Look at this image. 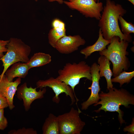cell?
<instances>
[{"label":"cell","mask_w":134,"mask_h":134,"mask_svg":"<svg viewBox=\"0 0 134 134\" xmlns=\"http://www.w3.org/2000/svg\"><path fill=\"white\" fill-rule=\"evenodd\" d=\"M134 76V71L127 72L125 70L123 71L118 75L111 78L112 82L118 83L120 84V87H121L125 83H128Z\"/></svg>","instance_id":"d6986e66"},{"label":"cell","mask_w":134,"mask_h":134,"mask_svg":"<svg viewBox=\"0 0 134 134\" xmlns=\"http://www.w3.org/2000/svg\"><path fill=\"white\" fill-rule=\"evenodd\" d=\"M90 73L92 83L91 87L89 88L91 90V94L87 100L81 104L82 110H86L90 105L97 103L100 99L99 93L100 89L99 80L100 77L98 65L96 63H93L91 67Z\"/></svg>","instance_id":"8fae6325"},{"label":"cell","mask_w":134,"mask_h":134,"mask_svg":"<svg viewBox=\"0 0 134 134\" xmlns=\"http://www.w3.org/2000/svg\"><path fill=\"white\" fill-rule=\"evenodd\" d=\"M11 67L7 69L5 74L9 81L14 78L18 77L24 78L27 75L30 69L27 63L17 62L14 63Z\"/></svg>","instance_id":"4fadbf2b"},{"label":"cell","mask_w":134,"mask_h":134,"mask_svg":"<svg viewBox=\"0 0 134 134\" xmlns=\"http://www.w3.org/2000/svg\"><path fill=\"white\" fill-rule=\"evenodd\" d=\"M35 0L36 1H37L38 0ZM48 1L50 2H52L56 1L60 4H63L64 3V2L63 0H48Z\"/></svg>","instance_id":"4316f807"},{"label":"cell","mask_w":134,"mask_h":134,"mask_svg":"<svg viewBox=\"0 0 134 134\" xmlns=\"http://www.w3.org/2000/svg\"><path fill=\"white\" fill-rule=\"evenodd\" d=\"M8 107L6 98L0 93V109H4Z\"/></svg>","instance_id":"cb8c5ba5"},{"label":"cell","mask_w":134,"mask_h":134,"mask_svg":"<svg viewBox=\"0 0 134 134\" xmlns=\"http://www.w3.org/2000/svg\"><path fill=\"white\" fill-rule=\"evenodd\" d=\"M124 132H128L132 134H134V119L133 118L131 124L125 127L123 129Z\"/></svg>","instance_id":"d4e9b609"},{"label":"cell","mask_w":134,"mask_h":134,"mask_svg":"<svg viewBox=\"0 0 134 134\" xmlns=\"http://www.w3.org/2000/svg\"><path fill=\"white\" fill-rule=\"evenodd\" d=\"M94 0L96 2H97V1L98 2H99V0Z\"/></svg>","instance_id":"f1b7e54d"},{"label":"cell","mask_w":134,"mask_h":134,"mask_svg":"<svg viewBox=\"0 0 134 134\" xmlns=\"http://www.w3.org/2000/svg\"><path fill=\"white\" fill-rule=\"evenodd\" d=\"M43 134H59V128L57 117L50 113L45 119L42 128Z\"/></svg>","instance_id":"2e32d148"},{"label":"cell","mask_w":134,"mask_h":134,"mask_svg":"<svg viewBox=\"0 0 134 134\" xmlns=\"http://www.w3.org/2000/svg\"><path fill=\"white\" fill-rule=\"evenodd\" d=\"M61 20L58 19H54L52 22V26L53 28H58L59 25Z\"/></svg>","instance_id":"484cf974"},{"label":"cell","mask_w":134,"mask_h":134,"mask_svg":"<svg viewBox=\"0 0 134 134\" xmlns=\"http://www.w3.org/2000/svg\"><path fill=\"white\" fill-rule=\"evenodd\" d=\"M66 30L58 28H53L50 30L48 34V42L52 47L55 48L57 41L62 37L66 35Z\"/></svg>","instance_id":"ac0fdd59"},{"label":"cell","mask_w":134,"mask_h":134,"mask_svg":"<svg viewBox=\"0 0 134 134\" xmlns=\"http://www.w3.org/2000/svg\"><path fill=\"white\" fill-rule=\"evenodd\" d=\"M72 107L68 112L57 116L58 121L59 134H80L85 125L79 115L81 112Z\"/></svg>","instance_id":"8992f818"},{"label":"cell","mask_w":134,"mask_h":134,"mask_svg":"<svg viewBox=\"0 0 134 134\" xmlns=\"http://www.w3.org/2000/svg\"><path fill=\"white\" fill-rule=\"evenodd\" d=\"M107 48L99 52L100 55L106 56L112 62L113 65L112 73L115 77L122 72L123 70H128L130 66L129 54L127 51L129 42L120 41L118 36L113 37Z\"/></svg>","instance_id":"3957f363"},{"label":"cell","mask_w":134,"mask_h":134,"mask_svg":"<svg viewBox=\"0 0 134 134\" xmlns=\"http://www.w3.org/2000/svg\"><path fill=\"white\" fill-rule=\"evenodd\" d=\"M98 63L100 77H104L106 78L107 89L113 88V85L111 81L113 73L110 68V61L105 56L101 55L98 59Z\"/></svg>","instance_id":"5bb4252c"},{"label":"cell","mask_w":134,"mask_h":134,"mask_svg":"<svg viewBox=\"0 0 134 134\" xmlns=\"http://www.w3.org/2000/svg\"><path fill=\"white\" fill-rule=\"evenodd\" d=\"M90 69L91 67L84 61L77 63H67L62 69L58 70V75L56 78L70 86L75 94L74 88L79 83L80 79L86 78L91 81Z\"/></svg>","instance_id":"5b68a950"},{"label":"cell","mask_w":134,"mask_h":134,"mask_svg":"<svg viewBox=\"0 0 134 134\" xmlns=\"http://www.w3.org/2000/svg\"><path fill=\"white\" fill-rule=\"evenodd\" d=\"M121 28V31L124 34L128 35L134 33V25L132 23L127 22L120 16L119 18Z\"/></svg>","instance_id":"ffe728a7"},{"label":"cell","mask_w":134,"mask_h":134,"mask_svg":"<svg viewBox=\"0 0 134 134\" xmlns=\"http://www.w3.org/2000/svg\"><path fill=\"white\" fill-rule=\"evenodd\" d=\"M36 88H33L31 86L28 87L26 82L17 88V97L19 100H23L24 108L26 111L30 109L31 104L34 100L43 98L46 92V87L38 91H36Z\"/></svg>","instance_id":"9c48e42d"},{"label":"cell","mask_w":134,"mask_h":134,"mask_svg":"<svg viewBox=\"0 0 134 134\" xmlns=\"http://www.w3.org/2000/svg\"><path fill=\"white\" fill-rule=\"evenodd\" d=\"M9 134H37V131L33 128L26 129L23 127L17 130H12L8 132Z\"/></svg>","instance_id":"44dd1931"},{"label":"cell","mask_w":134,"mask_h":134,"mask_svg":"<svg viewBox=\"0 0 134 134\" xmlns=\"http://www.w3.org/2000/svg\"><path fill=\"white\" fill-rule=\"evenodd\" d=\"M64 3L69 8L77 10L86 17L98 20L101 18V12L104 7L102 2H97L94 0H74L64 1Z\"/></svg>","instance_id":"52a82bcc"},{"label":"cell","mask_w":134,"mask_h":134,"mask_svg":"<svg viewBox=\"0 0 134 134\" xmlns=\"http://www.w3.org/2000/svg\"><path fill=\"white\" fill-rule=\"evenodd\" d=\"M9 40L6 53L0 58L4 68L0 77L3 76L8 68L14 63L19 62L27 63L29 60V56L31 52L30 46L19 38L11 37Z\"/></svg>","instance_id":"277c9868"},{"label":"cell","mask_w":134,"mask_h":134,"mask_svg":"<svg viewBox=\"0 0 134 134\" xmlns=\"http://www.w3.org/2000/svg\"><path fill=\"white\" fill-rule=\"evenodd\" d=\"M110 41V40L104 39L100 29L99 37L96 42L93 45L87 46L81 49L80 52L84 55L85 58L86 59L93 52L101 51L105 49L106 46L109 44Z\"/></svg>","instance_id":"9a60e30c"},{"label":"cell","mask_w":134,"mask_h":134,"mask_svg":"<svg viewBox=\"0 0 134 134\" xmlns=\"http://www.w3.org/2000/svg\"><path fill=\"white\" fill-rule=\"evenodd\" d=\"M108 93L102 91L99 94L100 100L94 105L100 104L101 106L94 111L99 112L101 110L106 111L117 112L118 114V119L121 125L125 123L123 118V112L120 108L121 105L129 107V105H134V96L126 90L122 88L118 89L113 87L108 90Z\"/></svg>","instance_id":"7a4b0ae2"},{"label":"cell","mask_w":134,"mask_h":134,"mask_svg":"<svg viewBox=\"0 0 134 134\" xmlns=\"http://www.w3.org/2000/svg\"><path fill=\"white\" fill-rule=\"evenodd\" d=\"M36 88L41 89L43 88L49 87L51 88L55 94L52 98L53 101L58 103L60 100L59 95L61 94L64 93L67 96H69L71 100V105L75 102V97L77 102L79 100L76 97L72 88L64 82L57 80L56 78L51 77L45 80H39L36 83Z\"/></svg>","instance_id":"ba28073f"},{"label":"cell","mask_w":134,"mask_h":134,"mask_svg":"<svg viewBox=\"0 0 134 134\" xmlns=\"http://www.w3.org/2000/svg\"><path fill=\"white\" fill-rule=\"evenodd\" d=\"M51 60V57L49 54L38 52L34 53L27 63L31 69L49 64Z\"/></svg>","instance_id":"e0dca14e"},{"label":"cell","mask_w":134,"mask_h":134,"mask_svg":"<svg viewBox=\"0 0 134 134\" xmlns=\"http://www.w3.org/2000/svg\"><path fill=\"white\" fill-rule=\"evenodd\" d=\"M21 81V78L19 77L13 82L9 81L5 74L0 77V93L7 99L10 110L15 107L13 104L14 97Z\"/></svg>","instance_id":"7c38bea8"},{"label":"cell","mask_w":134,"mask_h":134,"mask_svg":"<svg viewBox=\"0 0 134 134\" xmlns=\"http://www.w3.org/2000/svg\"><path fill=\"white\" fill-rule=\"evenodd\" d=\"M7 120L4 115V109H0V130H3L7 127Z\"/></svg>","instance_id":"7402d4cb"},{"label":"cell","mask_w":134,"mask_h":134,"mask_svg":"<svg viewBox=\"0 0 134 134\" xmlns=\"http://www.w3.org/2000/svg\"><path fill=\"white\" fill-rule=\"evenodd\" d=\"M102 11L98 26L104 39L110 40L113 37L116 36L119 38L120 41L124 40L129 43L131 42V35L124 34L119 25V17L123 16L127 12L122 5L111 0H106Z\"/></svg>","instance_id":"6da1fadb"},{"label":"cell","mask_w":134,"mask_h":134,"mask_svg":"<svg viewBox=\"0 0 134 134\" xmlns=\"http://www.w3.org/2000/svg\"><path fill=\"white\" fill-rule=\"evenodd\" d=\"M68 0L69 1H73L74 0Z\"/></svg>","instance_id":"f546056e"},{"label":"cell","mask_w":134,"mask_h":134,"mask_svg":"<svg viewBox=\"0 0 134 134\" xmlns=\"http://www.w3.org/2000/svg\"><path fill=\"white\" fill-rule=\"evenodd\" d=\"M131 2L134 5V0H127Z\"/></svg>","instance_id":"83f0119b"},{"label":"cell","mask_w":134,"mask_h":134,"mask_svg":"<svg viewBox=\"0 0 134 134\" xmlns=\"http://www.w3.org/2000/svg\"><path fill=\"white\" fill-rule=\"evenodd\" d=\"M9 41V40H4L0 39V58L4 56V53L6 52V46Z\"/></svg>","instance_id":"603a6c76"},{"label":"cell","mask_w":134,"mask_h":134,"mask_svg":"<svg viewBox=\"0 0 134 134\" xmlns=\"http://www.w3.org/2000/svg\"><path fill=\"white\" fill-rule=\"evenodd\" d=\"M86 42L79 35H66L58 40L54 48L60 53L68 54L77 50L80 46L84 45Z\"/></svg>","instance_id":"30bf717a"}]
</instances>
